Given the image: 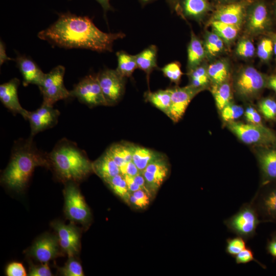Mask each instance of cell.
Listing matches in <instances>:
<instances>
[{"mask_svg":"<svg viewBox=\"0 0 276 276\" xmlns=\"http://www.w3.org/2000/svg\"><path fill=\"white\" fill-rule=\"evenodd\" d=\"M243 108L233 102L227 104L221 111V117L222 120L226 122L236 121L244 114Z\"/></svg>","mask_w":276,"mask_h":276,"instance_id":"obj_36","label":"cell"},{"mask_svg":"<svg viewBox=\"0 0 276 276\" xmlns=\"http://www.w3.org/2000/svg\"><path fill=\"white\" fill-rule=\"evenodd\" d=\"M116 56L118 59V66L116 70L125 78L131 77L135 70L137 68L135 55L120 51L116 53Z\"/></svg>","mask_w":276,"mask_h":276,"instance_id":"obj_31","label":"cell"},{"mask_svg":"<svg viewBox=\"0 0 276 276\" xmlns=\"http://www.w3.org/2000/svg\"><path fill=\"white\" fill-rule=\"evenodd\" d=\"M261 222L262 221L251 201L243 204L236 214L224 221L231 232L246 240L256 235L257 228Z\"/></svg>","mask_w":276,"mask_h":276,"instance_id":"obj_4","label":"cell"},{"mask_svg":"<svg viewBox=\"0 0 276 276\" xmlns=\"http://www.w3.org/2000/svg\"><path fill=\"white\" fill-rule=\"evenodd\" d=\"M125 36L122 32L105 33L88 17L69 12L60 14L55 22L38 34L40 39L54 46L98 52H111L114 41Z\"/></svg>","mask_w":276,"mask_h":276,"instance_id":"obj_1","label":"cell"},{"mask_svg":"<svg viewBox=\"0 0 276 276\" xmlns=\"http://www.w3.org/2000/svg\"><path fill=\"white\" fill-rule=\"evenodd\" d=\"M120 174L124 175L134 176L141 172L132 160L125 163L120 168Z\"/></svg>","mask_w":276,"mask_h":276,"instance_id":"obj_48","label":"cell"},{"mask_svg":"<svg viewBox=\"0 0 276 276\" xmlns=\"http://www.w3.org/2000/svg\"><path fill=\"white\" fill-rule=\"evenodd\" d=\"M251 0L218 5L214 11L211 20L240 27L245 21L246 9Z\"/></svg>","mask_w":276,"mask_h":276,"instance_id":"obj_15","label":"cell"},{"mask_svg":"<svg viewBox=\"0 0 276 276\" xmlns=\"http://www.w3.org/2000/svg\"><path fill=\"white\" fill-rule=\"evenodd\" d=\"M28 275L30 276H51L52 272L48 263L41 265H30Z\"/></svg>","mask_w":276,"mask_h":276,"instance_id":"obj_45","label":"cell"},{"mask_svg":"<svg viewBox=\"0 0 276 276\" xmlns=\"http://www.w3.org/2000/svg\"><path fill=\"white\" fill-rule=\"evenodd\" d=\"M134 145L127 142L114 143L106 151L120 168L132 160Z\"/></svg>","mask_w":276,"mask_h":276,"instance_id":"obj_26","label":"cell"},{"mask_svg":"<svg viewBox=\"0 0 276 276\" xmlns=\"http://www.w3.org/2000/svg\"><path fill=\"white\" fill-rule=\"evenodd\" d=\"M106 106L116 104L124 95L126 78L116 70L106 68L97 74Z\"/></svg>","mask_w":276,"mask_h":276,"instance_id":"obj_11","label":"cell"},{"mask_svg":"<svg viewBox=\"0 0 276 276\" xmlns=\"http://www.w3.org/2000/svg\"><path fill=\"white\" fill-rule=\"evenodd\" d=\"M228 129L243 143L261 147L273 146L276 136L263 125L245 124L236 121L226 123Z\"/></svg>","mask_w":276,"mask_h":276,"instance_id":"obj_5","label":"cell"},{"mask_svg":"<svg viewBox=\"0 0 276 276\" xmlns=\"http://www.w3.org/2000/svg\"><path fill=\"white\" fill-rule=\"evenodd\" d=\"M207 70L210 82L213 85L219 84L228 80L229 66L226 60H217L210 64Z\"/></svg>","mask_w":276,"mask_h":276,"instance_id":"obj_29","label":"cell"},{"mask_svg":"<svg viewBox=\"0 0 276 276\" xmlns=\"http://www.w3.org/2000/svg\"><path fill=\"white\" fill-rule=\"evenodd\" d=\"M60 112L53 106L42 103L41 106L34 111H28L25 119L29 121L31 136L55 126Z\"/></svg>","mask_w":276,"mask_h":276,"instance_id":"obj_14","label":"cell"},{"mask_svg":"<svg viewBox=\"0 0 276 276\" xmlns=\"http://www.w3.org/2000/svg\"><path fill=\"white\" fill-rule=\"evenodd\" d=\"M58 238L47 235L39 238L30 250V255L42 263H48L59 255Z\"/></svg>","mask_w":276,"mask_h":276,"instance_id":"obj_18","label":"cell"},{"mask_svg":"<svg viewBox=\"0 0 276 276\" xmlns=\"http://www.w3.org/2000/svg\"><path fill=\"white\" fill-rule=\"evenodd\" d=\"M266 250L273 258H276V233H274L268 241Z\"/></svg>","mask_w":276,"mask_h":276,"instance_id":"obj_50","label":"cell"},{"mask_svg":"<svg viewBox=\"0 0 276 276\" xmlns=\"http://www.w3.org/2000/svg\"><path fill=\"white\" fill-rule=\"evenodd\" d=\"M244 114L246 120L249 123L255 125H263L261 117L254 107L251 106L247 107L244 112Z\"/></svg>","mask_w":276,"mask_h":276,"instance_id":"obj_47","label":"cell"},{"mask_svg":"<svg viewBox=\"0 0 276 276\" xmlns=\"http://www.w3.org/2000/svg\"><path fill=\"white\" fill-rule=\"evenodd\" d=\"M179 1V0H167V2L172 9L175 10Z\"/></svg>","mask_w":276,"mask_h":276,"instance_id":"obj_56","label":"cell"},{"mask_svg":"<svg viewBox=\"0 0 276 276\" xmlns=\"http://www.w3.org/2000/svg\"><path fill=\"white\" fill-rule=\"evenodd\" d=\"M244 238L236 236L234 238H227L226 240L225 252L232 257H235L246 246Z\"/></svg>","mask_w":276,"mask_h":276,"instance_id":"obj_37","label":"cell"},{"mask_svg":"<svg viewBox=\"0 0 276 276\" xmlns=\"http://www.w3.org/2000/svg\"><path fill=\"white\" fill-rule=\"evenodd\" d=\"M236 53L238 56L244 58H251L255 55V48L250 40L243 38L238 41Z\"/></svg>","mask_w":276,"mask_h":276,"instance_id":"obj_42","label":"cell"},{"mask_svg":"<svg viewBox=\"0 0 276 276\" xmlns=\"http://www.w3.org/2000/svg\"><path fill=\"white\" fill-rule=\"evenodd\" d=\"M93 169L103 180L120 174L119 167L106 151L93 163Z\"/></svg>","mask_w":276,"mask_h":276,"instance_id":"obj_25","label":"cell"},{"mask_svg":"<svg viewBox=\"0 0 276 276\" xmlns=\"http://www.w3.org/2000/svg\"><path fill=\"white\" fill-rule=\"evenodd\" d=\"M273 53V43L269 38H263L259 43L257 50L258 57L263 62L268 61Z\"/></svg>","mask_w":276,"mask_h":276,"instance_id":"obj_39","label":"cell"},{"mask_svg":"<svg viewBox=\"0 0 276 276\" xmlns=\"http://www.w3.org/2000/svg\"><path fill=\"white\" fill-rule=\"evenodd\" d=\"M171 93V104L167 116L174 122H178L184 114L189 103L202 89L189 84L184 87L169 88Z\"/></svg>","mask_w":276,"mask_h":276,"instance_id":"obj_13","label":"cell"},{"mask_svg":"<svg viewBox=\"0 0 276 276\" xmlns=\"http://www.w3.org/2000/svg\"><path fill=\"white\" fill-rule=\"evenodd\" d=\"M124 176L128 189L130 193H132L137 190L141 189L140 187L134 181L133 176L129 175H124Z\"/></svg>","mask_w":276,"mask_h":276,"instance_id":"obj_51","label":"cell"},{"mask_svg":"<svg viewBox=\"0 0 276 276\" xmlns=\"http://www.w3.org/2000/svg\"><path fill=\"white\" fill-rule=\"evenodd\" d=\"M142 5H146L156 0H139Z\"/></svg>","mask_w":276,"mask_h":276,"instance_id":"obj_58","label":"cell"},{"mask_svg":"<svg viewBox=\"0 0 276 276\" xmlns=\"http://www.w3.org/2000/svg\"><path fill=\"white\" fill-rule=\"evenodd\" d=\"M242 0H215L219 5L228 4L230 3H235Z\"/></svg>","mask_w":276,"mask_h":276,"instance_id":"obj_55","label":"cell"},{"mask_svg":"<svg viewBox=\"0 0 276 276\" xmlns=\"http://www.w3.org/2000/svg\"><path fill=\"white\" fill-rule=\"evenodd\" d=\"M208 67L201 64L193 70L188 72L189 84L203 90L207 88L210 82L208 73Z\"/></svg>","mask_w":276,"mask_h":276,"instance_id":"obj_34","label":"cell"},{"mask_svg":"<svg viewBox=\"0 0 276 276\" xmlns=\"http://www.w3.org/2000/svg\"><path fill=\"white\" fill-rule=\"evenodd\" d=\"M271 39H272L273 43V53L275 55V60L276 61V34H273L271 36Z\"/></svg>","mask_w":276,"mask_h":276,"instance_id":"obj_57","label":"cell"},{"mask_svg":"<svg viewBox=\"0 0 276 276\" xmlns=\"http://www.w3.org/2000/svg\"><path fill=\"white\" fill-rule=\"evenodd\" d=\"M223 40L214 31H206L204 36L203 45L206 56L209 57L216 56L224 48Z\"/></svg>","mask_w":276,"mask_h":276,"instance_id":"obj_33","label":"cell"},{"mask_svg":"<svg viewBox=\"0 0 276 276\" xmlns=\"http://www.w3.org/2000/svg\"><path fill=\"white\" fill-rule=\"evenodd\" d=\"M150 195L142 189L131 193L129 202L137 208L144 209L150 202Z\"/></svg>","mask_w":276,"mask_h":276,"instance_id":"obj_43","label":"cell"},{"mask_svg":"<svg viewBox=\"0 0 276 276\" xmlns=\"http://www.w3.org/2000/svg\"><path fill=\"white\" fill-rule=\"evenodd\" d=\"M211 92L217 108L220 111L232 102V91L228 80L219 84L213 85Z\"/></svg>","mask_w":276,"mask_h":276,"instance_id":"obj_30","label":"cell"},{"mask_svg":"<svg viewBox=\"0 0 276 276\" xmlns=\"http://www.w3.org/2000/svg\"><path fill=\"white\" fill-rule=\"evenodd\" d=\"M235 262L237 264H246L251 261H255L261 267L266 268V266L261 262L256 260L254 257V254L252 249L246 247L241 252H240L235 257Z\"/></svg>","mask_w":276,"mask_h":276,"instance_id":"obj_44","label":"cell"},{"mask_svg":"<svg viewBox=\"0 0 276 276\" xmlns=\"http://www.w3.org/2000/svg\"><path fill=\"white\" fill-rule=\"evenodd\" d=\"M272 7V10L276 17V0H274L273 1Z\"/></svg>","mask_w":276,"mask_h":276,"instance_id":"obj_59","label":"cell"},{"mask_svg":"<svg viewBox=\"0 0 276 276\" xmlns=\"http://www.w3.org/2000/svg\"><path fill=\"white\" fill-rule=\"evenodd\" d=\"M266 87L271 89L276 92V75H272L267 77Z\"/></svg>","mask_w":276,"mask_h":276,"instance_id":"obj_53","label":"cell"},{"mask_svg":"<svg viewBox=\"0 0 276 276\" xmlns=\"http://www.w3.org/2000/svg\"><path fill=\"white\" fill-rule=\"evenodd\" d=\"M212 9L209 0H179L175 10L186 17L200 21Z\"/></svg>","mask_w":276,"mask_h":276,"instance_id":"obj_22","label":"cell"},{"mask_svg":"<svg viewBox=\"0 0 276 276\" xmlns=\"http://www.w3.org/2000/svg\"><path fill=\"white\" fill-rule=\"evenodd\" d=\"M261 187L251 201L262 222L276 223V181Z\"/></svg>","mask_w":276,"mask_h":276,"instance_id":"obj_12","label":"cell"},{"mask_svg":"<svg viewBox=\"0 0 276 276\" xmlns=\"http://www.w3.org/2000/svg\"><path fill=\"white\" fill-rule=\"evenodd\" d=\"M102 6L104 12L106 13L107 11L112 9L109 3V0H96Z\"/></svg>","mask_w":276,"mask_h":276,"instance_id":"obj_54","label":"cell"},{"mask_svg":"<svg viewBox=\"0 0 276 276\" xmlns=\"http://www.w3.org/2000/svg\"><path fill=\"white\" fill-rule=\"evenodd\" d=\"M163 156L154 150L134 145L132 160L142 173L151 162Z\"/></svg>","mask_w":276,"mask_h":276,"instance_id":"obj_27","label":"cell"},{"mask_svg":"<svg viewBox=\"0 0 276 276\" xmlns=\"http://www.w3.org/2000/svg\"><path fill=\"white\" fill-rule=\"evenodd\" d=\"M6 273L8 276H26L27 275L23 265L16 262H12L7 266Z\"/></svg>","mask_w":276,"mask_h":276,"instance_id":"obj_46","label":"cell"},{"mask_svg":"<svg viewBox=\"0 0 276 276\" xmlns=\"http://www.w3.org/2000/svg\"><path fill=\"white\" fill-rule=\"evenodd\" d=\"M112 191L125 202H129L131 193L129 191L124 176L119 174L104 180Z\"/></svg>","mask_w":276,"mask_h":276,"instance_id":"obj_35","label":"cell"},{"mask_svg":"<svg viewBox=\"0 0 276 276\" xmlns=\"http://www.w3.org/2000/svg\"><path fill=\"white\" fill-rule=\"evenodd\" d=\"M57 176L65 182H78L93 172V163L77 144L65 138L60 140L48 154Z\"/></svg>","mask_w":276,"mask_h":276,"instance_id":"obj_3","label":"cell"},{"mask_svg":"<svg viewBox=\"0 0 276 276\" xmlns=\"http://www.w3.org/2000/svg\"><path fill=\"white\" fill-rule=\"evenodd\" d=\"M64 73L65 67L58 65L45 74L38 86L43 97L42 103L53 106L58 101L71 97L70 91L64 85Z\"/></svg>","mask_w":276,"mask_h":276,"instance_id":"obj_7","label":"cell"},{"mask_svg":"<svg viewBox=\"0 0 276 276\" xmlns=\"http://www.w3.org/2000/svg\"><path fill=\"white\" fill-rule=\"evenodd\" d=\"M70 91L71 97L76 98L89 107L106 106L97 75L85 76Z\"/></svg>","mask_w":276,"mask_h":276,"instance_id":"obj_10","label":"cell"},{"mask_svg":"<svg viewBox=\"0 0 276 276\" xmlns=\"http://www.w3.org/2000/svg\"><path fill=\"white\" fill-rule=\"evenodd\" d=\"M32 137L15 142L9 163L2 175V182L12 190L22 191L35 168L51 167L48 154L37 148Z\"/></svg>","mask_w":276,"mask_h":276,"instance_id":"obj_2","label":"cell"},{"mask_svg":"<svg viewBox=\"0 0 276 276\" xmlns=\"http://www.w3.org/2000/svg\"><path fill=\"white\" fill-rule=\"evenodd\" d=\"M210 25L213 31L217 33L227 43H229L235 39L238 36L240 28L213 20H210Z\"/></svg>","mask_w":276,"mask_h":276,"instance_id":"obj_32","label":"cell"},{"mask_svg":"<svg viewBox=\"0 0 276 276\" xmlns=\"http://www.w3.org/2000/svg\"><path fill=\"white\" fill-rule=\"evenodd\" d=\"M133 177L135 182L140 187L141 189L144 190L150 195L151 191L142 173H139L137 175L133 176Z\"/></svg>","mask_w":276,"mask_h":276,"instance_id":"obj_49","label":"cell"},{"mask_svg":"<svg viewBox=\"0 0 276 276\" xmlns=\"http://www.w3.org/2000/svg\"><path fill=\"white\" fill-rule=\"evenodd\" d=\"M157 55V48L153 44L135 55L137 67L145 73L148 82L152 72L158 68Z\"/></svg>","mask_w":276,"mask_h":276,"instance_id":"obj_24","label":"cell"},{"mask_svg":"<svg viewBox=\"0 0 276 276\" xmlns=\"http://www.w3.org/2000/svg\"><path fill=\"white\" fill-rule=\"evenodd\" d=\"M169 167L164 156L151 162L142 172L150 190H157L168 175Z\"/></svg>","mask_w":276,"mask_h":276,"instance_id":"obj_19","label":"cell"},{"mask_svg":"<svg viewBox=\"0 0 276 276\" xmlns=\"http://www.w3.org/2000/svg\"><path fill=\"white\" fill-rule=\"evenodd\" d=\"M164 75L172 82L178 84L183 73L180 68L179 63L172 62L165 65L161 69Z\"/></svg>","mask_w":276,"mask_h":276,"instance_id":"obj_38","label":"cell"},{"mask_svg":"<svg viewBox=\"0 0 276 276\" xmlns=\"http://www.w3.org/2000/svg\"><path fill=\"white\" fill-rule=\"evenodd\" d=\"M188 72L200 65L206 56L205 50L202 41L191 31V39L187 49Z\"/></svg>","mask_w":276,"mask_h":276,"instance_id":"obj_23","label":"cell"},{"mask_svg":"<svg viewBox=\"0 0 276 276\" xmlns=\"http://www.w3.org/2000/svg\"><path fill=\"white\" fill-rule=\"evenodd\" d=\"M267 79V77L253 66L242 67L234 80L236 93L242 99H252L266 87Z\"/></svg>","mask_w":276,"mask_h":276,"instance_id":"obj_6","label":"cell"},{"mask_svg":"<svg viewBox=\"0 0 276 276\" xmlns=\"http://www.w3.org/2000/svg\"><path fill=\"white\" fill-rule=\"evenodd\" d=\"M52 226L56 232L60 247L68 257H74L80 249V234L73 224L66 225L60 221L52 223Z\"/></svg>","mask_w":276,"mask_h":276,"instance_id":"obj_16","label":"cell"},{"mask_svg":"<svg viewBox=\"0 0 276 276\" xmlns=\"http://www.w3.org/2000/svg\"><path fill=\"white\" fill-rule=\"evenodd\" d=\"M12 59L9 57L6 53V47L3 41L0 42V65H2L5 62L11 60Z\"/></svg>","mask_w":276,"mask_h":276,"instance_id":"obj_52","label":"cell"},{"mask_svg":"<svg viewBox=\"0 0 276 276\" xmlns=\"http://www.w3.org/2000/svg\"><path fill=\"white\" fill-rule=\"evenodd\" d=\"M145 100L168 115L171 104V93L169 88L156 91H148L144 94Z\"/></svg>","mask_w":276,"mask_h":276,"instance_id":"obj_28","label":"cell"},{"mask_svg":"<svg viewBox=\"0 0 276 276\" xmlns=\"http://www.w3.org/2000/svg\"><path fill=\"white\" fill-rule=\"evenodd\" d=\"M259 109L263 117L267 120L276 118V101L271 98H264L259 103Z\"/></svg>","mask_w":276,"mask_h":276,"instance_id":"obj_40","label":"cell"},{"mask_svg":"<svg viewBox=\"0 0 276 276\" xmlns=\"http://www.w3.org/2000/svg\"><path fill=\"white\" fill-rule=\"evenodd\" d=\"M19 80L11 79L0 85V100L3 104L13 114H20L25 119L28 111L23 108L19 101L17 89Z\"/></svg>","mask_w":276,"mask_h":276,"instance_id":"obj_20","label":"cell"},{"mask_svg":"<svg viewBox=\"0 0 276 276\" xmlns=\"http://www.w3.org/2000/svg\"><path fill=\"white\" fill-rule=\"evenodd\" d=\"M15 60L22 75L24 86L30 84L38 86L41 83L45 74L32 59L24 55H18Z\"/></svg>","mask_w":276,"mask_h":276,"instance_id":"obj_21","label":"cell"},{"mask_svg":"<svg viewBox=\"0 0 276 276\" xmlns=\"http://www.w3.org/2000/svg\"><path fill=\"white\" fill-rule=\"evenodd\" d=\"M245 21L247 32L258 35L266 31L271 23L270 5L266 0H251L246 9Z\"/></svg>","mask_w":276,"mask_h":276,"instance_id":"obj_9","label":"cell"},{"mask_svg":"<svg viewBox=\"0 0 276 276\" xmlns=\"http://www.w3.org/2000/svg\"><path fill=\"white\" fill-rule=\"evenodd\" d=\"M261 147L257 151L262 181L261 186L276 181V148Z\"/></svg>","mask_w":276,"mask_h":276,"instance_id":"obj_17","label":"cell"},{"mask_svg":"<svg viewBox=\"0 0 276 276\" xmlns=\"http://www.w3.org/2000/svg\"><path fill=\"white\" fill-rule=\"evenodd\" d=\"M59 271L64 276H83L84 275L81 264L73 257L69 260L64 267L59 268Z\"/></svg>","mask_w":276,"mask_h":276,"instance_id":"obj_41","label":"cell"},{"mask_svg":"<svg viewBox=\"0 0 276 276\" xmlns=\"http://www.w3.org/2000/svg\"><path fill=\"white\" fill-rule=\"evenodd\" d=\"M64 195L65 212L67 218L81 224L88 223L91 213L75 182H66Z\"/></svg>","mask_w":276,"mask_h":276,"instance_id":"obj_8","label":"cell"}]
</instances>
